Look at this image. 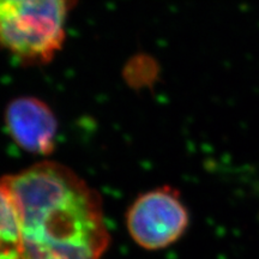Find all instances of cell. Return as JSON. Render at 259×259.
<instances>
[{
	"label": "cell",
	"instance_id": "6da1fadb",
	"mask_svg": "<svg viewBox=\"0 0 259 259\" xmlns=\"http://www.w3.org/2000/svg\"><path fill=\"white\" fill-rule=\"evenodd\" d=\"M17 203L22 259H101L111 242L102 199L78 174L40 162L4 177Z\"/></svg>",
	"mask_w": 259,
	"mask_h": 259
},
{
	"label": "cell",
	"instance_id": "7a4b0ae2",
	"mask_svg": "<svg viewBox=\"0 0 259 259\" xmlns=\"http://www.w3.org/2000/svg\"><path fill=\"white\" fill-rule=\"evenodd\" d=\"M76 0H0V48L25 64H47L66 38Z\"/></svg>",
	"mask_w": 259,
	"mask_h": 259
},
{
	"label": "cell",
	"instance_id": "3957f363",
	"mask_svg": "<svg viewBox=\"0 0 259 259\" xmlns=\"http://www.w3.org/2000/svg\"><path fill=\"white\" fill-rule=\"evenodd\" d=\"M190 223L180 192L161 186L138 197L126 212L128 234L142 248L163 250L179 240Z\"/></svg>",
	"mask_w": 259,
	"mask_h": 259
},
{
	"label": "cell",
	"instance_id": "277c9868",
	"mask_svg": "<svg viewBox=\"0 0 259 259\" xmlns=\"http://www.w3.org/2000/svg\"><path fill=\"white\" fill-rule=\"evenodd\" d=\"M5 125L15 143L27 153L50 155L57 143L58 121L51 107L32 96L14 99L6 107Z\"/></svg>",
	"mask_w": 259,
	"mask_h": 259
},
{
	"label": "cell",
	"instance_id": "5b68a950",
	"mask_svg": "<svg viewBox=\"0 0 259 259\" xmlns=\"http://www.w3.org/2000/svg\"><path fill=\"white\" fill-rule=\"evenodd\" d=\"M23 240L19 210L4 178L0 179V259H22Z\"/></svg>",
	"mask_w": 259,
	"mask_h": 259
}]
</instances>
